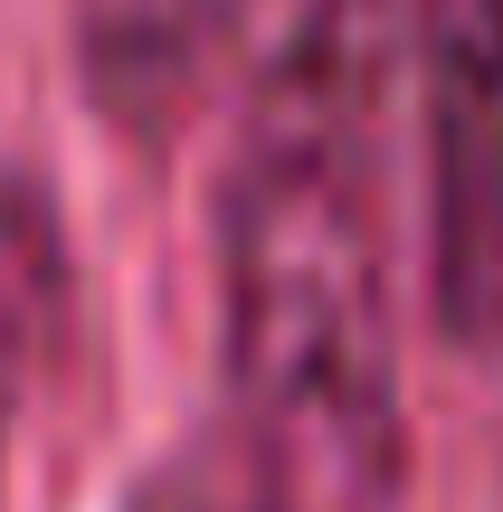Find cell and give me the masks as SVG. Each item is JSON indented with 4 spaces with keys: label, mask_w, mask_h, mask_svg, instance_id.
I'll use <instances>...</instances> for the list:
<instances>
[{
    "label": "cell",
    "mask_w": 503,
    "mask_h": 512,
    "mask_svg": "<svg viewBox=\"0 0 503 512\" xmlns=\"http://www.w3.org/2000/svg\"><path fill=\"white\" fill-rule=\"evenodd\" d=\"M418 171H428V304L475 361H503V0H409Z\"/></svg>",
    "instance_id": "7a4b0ae2"
},
{
    "label": "cell",
    "mask_w": 503,
    "mask_h": 512,
    "mask_svg": "<svg viewBox=\"0 0 503 512\" xmlns=\"http://www.w3.org/2000/svg\"><path fill=\"white\" fill-rule=\"evenodd\" d=\"M390 76V0H304L219 190L228 418L295 475L304 512H380L399 494Z\"/></svg>",
    "instance_id": "6da1fadb"
},
{
    "label": "cell",
    "mask_w": 503,
    "mask_h": 512,
    "mask_svg": "<svg viewBox=\"0 0 503 512\" xmlns=\"http://www.w3.org/2000/svg\"><path fill=\"white\" fill-rule=\"evenodd\" d=\"M143 512H304V494H295V475H285L238 418H219L171 465H152Z\"/></svg>",
    "instance_id": "3957f363"
},
{
    "label": "cell",
    "mask_w": 503,
    "mask_h": 512,
    "mask_svg": "<svg viewBox=\"0 0 503 512\" xmlns=\"http://www.w3.org/2000/svg\"><path fill=\"white\" fill-rule=\"evenodd\" d=\"M0 427H10V361H0Z\"/></svg>",
    "instance_id": "277c9868"
}]
</instances>
